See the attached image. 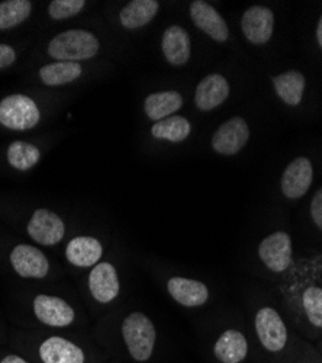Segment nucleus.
<instances>
[{
    "instance_id": "2f4dec72",
    "label": "nucleus",
    "mask_w": 322,
    "mask_h": 363,
    "mask_svg": "<svg viewBox=\"0 0 322 363\" xmlns=\"http://www.w3.org/2000/svg\"><path fill=\"white\" fill-rule=\"evenodd\" d=\"M315 35H316V43L319 45V48L322 50V15L316 23V31H315Z\"/></svg>"
},
{
    "instance_id": "5701e85b",
    "label": "nucleus",
    "mask_w": 322,
    "mask_h": 363,
    "mask_svg": "<svg viewBox=\"0 0 322 363\" xmlns=\"http://www.w3.org/2000/svg\"><path fill=\"white\" fill-rule=\"evenodd\" d=\"M192 133V125L185 116L173 115L163 121H159L151 127V135L157 140L170 143H182Z\"/></svg>"
},
{
    "instance_id": "c85d7f7f",
    "label": "nucleus",
    "mask_w": 322,
    "mask_h": 363,
    "mask_svg": "<svg viewBox=\"0 0 322 363\" xmlns=\"http://www.w3.org/2000/svg\"><path fill=\"white\" fill-rule=\"evenodd\" d=\"M311 217L314 224L322 231V188H319L311 201Z\"/></svg>"
},
{
    "instance_id": "dca6fc26",
    "label": "nucleus",
    "mask_w": 322,
    "mask_h": 363,
    "mask_svg": "<svg viewBox=\"0 0 322 363\" xmlns=\"http://www.w3.org/2000/svg\"><path fill=\"white\" fill-rule=\"evenodd\" d=\"M170 296L183 307L195 308L203 306L209 299V289L200 281L174 277L167 282Z\"/></svg>"
},
{
    "instance_id": "a211bd4d",
    "label": "nucleus",
    "mask_w": 322,
    "mask_h": 363,
    "mask_svg": "<svg viewBox=\"0 0 322 363\" xmlns=\"http://www.w3.org/2000/svg\"><path fill=\"white\" fill-rule=\"evenodd\" d=\"M272 84L277 98L290 108H297L301 105L306 79L299 70H287L272 77Z\"/></svg>"
},
{
    "instance_id": "c756f323",
    "label": "nucleus",
    "mask_w": 322,
    "mask_h": 363,
    "mask_svg": "<svg viewBox=\"0 0 322 363\" xmlns=\"http://www.w3.org/2000/svg\"><path fill=\"white\" fill-rule=\"evenodd\" d=\"M16 60V52L12 47L6 44H0V70L12 66Z\"/></svg>"
},
{
    "instance_id": "39448f33",
    "label": "nucleus",
    "mask_w": 322,
    "mask_h": 363,
    "mask_svg": "<svg viewBox=\"0 0 322 363\" xmlns=\"http://www.w3.org/2000/svg\"><path fill=\"white\" fill-rule=\"evenodd\" d=\"M255 331L261 346L272 353L282 352L287 343V328L280 314L272 307H263L257 311Z\"/></svg>"
},
{
    "instance_id": "a878e982",
    "label": "nucleus",
    "mask_w": 322,
    "mask_h": 363,
    "mask_svg": "<svg viewBox=\"0 0 322 363\" xmlns=\"http://www.w3.org/2000/svg\"><path fill=\"white\" fill-rule=\"evenodd\" d=\"M33 5L28 0H8L0 4V29L15 28L22 23L29 13Z\"/></svg>"
},
{
    "instance_id": "f3484780",
    "label": "nucleus",
    "mask_w": 322,
    "mask_h": 363,
    "mask_svg": "<svg viewBox=\"0 0 322 363\" xmlns=\"http://www.w3.org/2000/svg\"><path fill=\"white\" fill-rule=\"evenodd\" d=\"M42 363H84L86 354L80 346L64 337L45 339L38 349Z\"/></svg>"
},
{
    "instance_id": "bb28decb",
    "label": "nucleus",
    "mask_w": 322,
    "mask_h": 363,
    "mask_svg": "<svg viewBox=\"0 0 322 363\" xmlns=\"http://www.w3.org/2000/svg\"><path fill=\"white\" fill-rule=\"evenodd\" d=\"M302 307L309 323L316 328H322V288H306L302 294Z\"/></svg>"
},
{
    "instance_id": "0eeeda50",
    "label": "nucleus",
    "mask_w": 322,
    "mask_h": 363,
    "mask_svg": "<svg viewBox=\"0 0 322 363\" xmlns=\"http://www.w3.org/2000/svg\"><path fill=\"white\" fill-rule=\"evenodd\" d=\"M275 12L263 5L250 6L241 16V31L253 45L268 44L275 34Z\"/></svg>"
},
{
    "instance_id": "6ab92c4d",
    "label": "nucleus",
    "mask_w": 322,
    "mask_h": 363,
    "mask_svg": "<svg viewBox=\"0 0 322 363\" xmlns=\"http://www.w3.org/2000/svg\"><path fill=\"white\" fill-rule=\"evenodd\" d=\"M103 255L100 241L95 237H76L66 247L67 260L77 267L96 266Z\"/></svg>"
},
{
    "instance_id": "1a4fd4ad",
    "label": "nucleus",
    "mask_w": 322,
    "mask_h": 363,
    "mask_svg": "<svg viewBox=\"0 0 322 363\" xmlns=\"http://www.w3.org/2000/svg\"><path fill=\"white\" fill-rule=\"evenodd\" d=\"M28 234L42 246H54L60 243L66 234L63 220L48 209H37L28 223Z\"/></svg>"
},
{
    "instance_id": "412c9836",
    "label": "nucleus",
    "mask_w": 322,
    "mask_h": 363,
    "mask_svg": "<svg viewBox=\"0 0 322 363\" xmlns=\"http://www.w3.org/2000/svg\"><path fill=\"white\" fill-rule=\"evenodd\" d=\"M183 106V96L176 90H164L156 92L145 98L144 112L151 121H163L170 118L174 112H178Z\"/></svg>"
},
{
    "instance_id": "9b49d317",
    "label": "nucleus",
    "mask_w": 322,
    "mask_h": 363,
    "mask_svg": "<svg viewBox=\"0 0 322 363\" xmlns=\"http://www.w3.org/2000/svg\"><path fill=\"white\" fill-rule=\"evenodd\" d=\"M11 264L22 278L41 279L47 277L50 270V263L45 255L40 249L29 245H19L12 250Z\"/></svg>"
},
{
    "instance_id": "2eb2a0df",
    "label": "nucleus",
    "mask_w": 322,
    "mask_h": 363,
    "mask_svg": "<svg viewBox=\"0 0 322 363\" xmlns=\"http://www.w3.org/2000/svg\"><path fill=\"white\" fill-rule=\"evenodd\" d=\"M161 51L171 66H185L192 54V41L185 28L179 25L168 26L161 38Z\"/></svg>"
},
{
    "instance_id": "4468645a",
    "label": "nucleus",
    "mask_w": 322,
    "mask_h": 363,
    "mask_svg": "<svg viewBox=\"0 0 322 363\" xmlns=\"http://www.w3.org/2000/svg\"><path fill=\"white\" fill-rule=\"evenodd\" d=\"M89 289L93 298L100 304H109L118 296L121 285L115 266L108 262L93 266L89 275Z\"/></svg>"
},
{
    "instance_id": "9d476101",
    "label": "nucleus",
    "mask_w": 322,
    "mask_h": 363,
    "mask_svg": "<svg viewBox=\"0 0 322 363\" xmlns=\"http://www.w3.org/2000/svg\"><path fill=\"white\" fill-rule=\"evenodd\" d=\"M193 23L217 43H226L229 40V28L222 15L208 2L196 0L189 8Z\"/></svg>"
},
{
    "instance_id": "20e7f679",
    "label": "nucleus",
    "mask_w": 322,
    "mask_h": 363,
    "mask_svg": "<svg viewBox=\"0 0 322 363\" xmlns=\"http://www.w3.org/2000/svg\"><path fill=\"white\" fill-rule=\"evenodd\" d=\"M251 130L243 116H232L215 131L212 137V148L221 156H236L247 145Z\"/></svg>"
},
{
    "instance_id": "6e6552de",
    "label": "nucleus",
    "mask_w": 322,
    "mask_h": 363,
    "mask_svg": "<svg viewBox=\"0 0 322 363\" xmlns=\"http://www.w3.org/2000/svg\"><path fill=\"white\" fill-rule=\"evenodd\" d=\"M261 263L275 274H282L292 263V238L286 231H275L261 240L258 246Z\"/></svg>"
},
{
    "instance_id": "b1692460",
    "label": "nucleus",
    "mask_w": 322,
    "mask_h": 363,
    "mask_svg": "<svg viewBox=\"0 0 322 363\" xmlns=\"http://www.w3.org/2000/svg\"><path fill=\"white\" fill-rule=\"evenodd\" d=\"M81 74V66L73 62L47 65L40 70V77L47 86H62L74 82Z\"/></svg>"
},
{
    "instance_id": "cd10ccee",
    "label": "nucleus",
    "mask_w": 322,
    "mask_h": 363,
    "mask_svg": "<svg viewBox=\"0 0 322 363\" xmlns=\"http://www.w3.org/2000/svg\"><path fill=\"white\" fill-rule=\"evenodd\" d=\"M84 5V0H54L48 6V13L52 19H67L77 15Z\"/></svg>"
},
{
    "instance_id": "4be33fe9",
    "label": "nucleus",
    "mask_w": 322,
    "mask_h": 363,
    "mask_svg": "<svg viewBox=\"0 0 322 363\" xmlns=\"http://www.w3.org/2000/svg\"><path fill=\"white\" fill-rule=\"evenodd\" d=\"M160 9L157 0H134L120 13L121 25L127 29H138L149 25Z\"/></svg>"
},
{
    "instance_id": "ddd939ff",
    "label": "nucleus",
    "mask_w": 322,
    "mask_h": 363,
    "mask_svg": "<svg viewBox=\"0 0 322 363\" xmlns=\"http://www.w3.org/2000/svg\"><path fill=\"white\" fill-rule=\"evenodd\" d=\"M229 82L222 74L212 73L203 77L196 86L195 104L200 111L208 112L221 106L229 98Z\"/></svg>"
},
{
    "instance_id": "7ed1b4c3",
    "label": "nucleus",
    "mask_w": 322,
    "mask_h": 363,
    "mask_svg": "<svg viewBox=\"0 0 322 363\" xmlns=\"http://www.w3.org/2000/svg\"><path fill=\"white\" fill-rule=\"evenodd\" d=\"M40 116L37 104L25 95H12L0 102V124L9 130H31L38 124Z\"/></svg>"
},
{
    "instance_id": "f03ea898",
    "label": "nucleus",
    "mask_w": 322,
    "mask_h": 363,
    "mask_svg": "<svg viewBox=\"0 0 322 363\" xmlns=\"http://www.w3.org/2000/svg\"><path fill=\"white\" fill-rule=\"evenodd\" d=\"M99 51V41L83 29H71L51 40L48 54L60 62H81L95 57Z\"/></svg>"
},
{
    "instance_id": "423d86ee",
    "label": "nucleus",
    "mask_w": 322,
    "mask_h": 363,
    "mask_svg": "<svg viewBox=\"0 0 322 363\" xmlns=\"http://www.w3.org/2000/svg\"><path fill=\"white\" fill-rule=\"evenodd\" d=\"M314 182V166L309 157L298 156L282 173L280 192L286 199L297 201L308 194Z\"/></svg>"
},
{
    "instance_id": "aec40b11",
    "label": "nucleus",
    "mask_w": 322,
    "mask_h": 363,
    "mask_svg": "<svg viewBox=\"0 0 322 363\" xmlns=\"http://www.w3.org/2000/svg\"><path fill=\"white\" fill-rule=\"evenodd\" d=\"M214 354L221 363H241L248 354V342L240 330H225L214 346Z\"/></svg>"
},
{
    "instance_id": "393cba45",
    "label": "nucleus",
    "mask_w": 322,
    "mask_h": 363,
    "mask_svg": "<svg viewBox=\"0 0 322 363\" xmlns=\"http://www.w3.org/2000/svg\"><path fill=\"white\" fill-rule=\"evenodd\" d=\"M41 157L40 150L28 143L15 141L8 148V162L18 170H28L34 167Z\"/></svg>"
},
{
    "instance_id": "7c9ffc66",
    "label": "nucleus",
    "mask_w": 322,
    "mask_h": 363,
    "mask_svg": "<svg viewBox=\"0 0 322 363\" xmlns=\"http://www.w3.org/2000/svg\"><path fill=\"white\" fill-rule=\"evenodd\" d=\"M0 363H29V362L25 357L19 356V354L9 353V354H6V356L0 359Z\"/></svg>"
},
{
    "instance_id": "f8f14e48",
    "label": "nucleus",
    "mask_w": 322,
    "mask_h": 363,
    "mask_svg": "<svg viewBox=\"0 0 322 363\" xmlns=\"http://www.w3.org/2000/svg\"><path fill=\"white\" fill-rule=\"evenodd\" d=\"M35 317L48 327H69L74 318V310L67 302L52 295H38L34 299Z\"/></svg>"
},
{
    "instance_id": "f257e3e1",
    "label": "nucleus",
    "mask_w": 322,
    "mask_h": 363,
    "mask_svg": "<svg viewBox=\"0 0 322 363\" xmlns=\"http://www.w3.org/2000/svg\"><path fill=\"white\" fill-rule=\"evenodd\" d=\"M122 337L135 362H147L154 352L157 331L153 321L142 313H132L122 323Z\"/></svg>"
}]
</instances>
